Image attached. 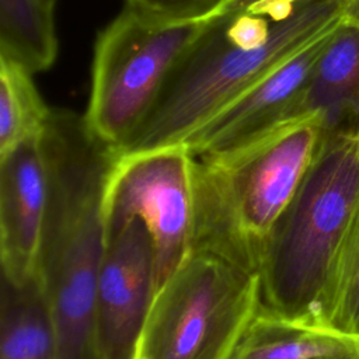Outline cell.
<instances>
[{
    "label": "cell",
    "mask_w": 359,
    "mask_h": 359,
    "mask_svg": "<svg viewBox=\"0 0 359 359\" xmlns=\"http://www.w3.org/2000/svg\"><path fill=\"white\" fill-rule=\"evenodd\" d=\"M49 201L38 262L57 359H98L94 313L105 252L104 192L119 153L74 111L50 108L39 135Z\"/></svg>",
    "instance_id": "cell-1"
},
{
    "label": "cell",
    "mask_w": 359,
    "mask_h": 359,
    "mask_svg": "<svg viewBox=\"0 0 359 359\" xmlns=\"http://www.w3.org/2000/svg\"><path fill=\"white\" fill-rule=\"evenodd\" d=\"M345 7L346 0H297L262 13L210 15L143 125L118 153L182 143L273 69L337 29Z\"/></svg>",
    "instance_id": "cell-2"
},
{
    "label": "cell",
    "mask_w": 359,
    "mask_h": 359,
    "mask_svg": "<svg viewBox=\"0 0 359 359\" xmlns=\"http://www.w3.org/2000/svg\"><path fill=\"white\" fill-rule=\"evenodd\" d=\"M324 133L323 115L306 112L195 157L192 252L213 254L259 273L273 230Z\"/></svg>",
    "instance_id": "cell-3"
},
{
    "label": "cell",
    "mask_w": 359,
    "mask_h": 359,
    "mask_svg": "<svg viewBox=\"0 0 359 359\" xmlns=\"http://www.w3.org/2000/svg\"><path fill=\"white\" fill-rule=\"evenodd\" d=\"M359 203V130H325L317 154L269 240L261 309L320 327L331 271Z\"/></svg>",
    "instance_id": "cell-4"
},
{
    "label": "cell",
    "mask_w": 359,
    "mask_h": 359,
    "mask_svg": "<svg viewBox=\"0 0 359 359\" xmlns=\"http://www.w3.org/2000/svg\"><path fill=\"white\" fill-rule=\"evenodd\" d=\"M259 309V273L191 252L156 292L137 359H233Z\"/></svg>",
    "instance_id": "cell-5"
},
{
    "label": "cell",
    "mask_w": 359,
    "mask_h": 359,
    "mask_svg": "<svg viewBox=\"0 0 359 359\" xmlns=\"http://www.w3.org/2000/svg\"><path fill=\"white\" fill-rule=\"evenodd\" d=\"M208 20L163 21L125 6L100 32L84 114L98 137L118 151L133 137Z\"/></svg>",
    "instance_id": "cell-6"
},
{
    "label": "cell",
    "mask_w": 359,
    "mask_h": 359,
    "mask_svg": "<svg viewBox=\"0 0 359 359\" xmlns=\"http://www.w3.org/2000/svg\"><path fill=\"white\" fill-rule=\"evenodd\" d=\"M194 163L185 144L119 154L107 180V238L140 219L149 229L156 262V292L192 252Z\"/></svg>",
    "instance_id": "cell-7"
},
{
    "label": "cell",
    "mask_w": 359,
    "mask_h": 359,
    "mask_svg": "<svg viewBox=\"0 0 359 359\" xmlns=\"http://www.w3.org/2000/svg\"><path fill=\"white\" fill-rule=\"evenodd\" d=\"M154 294L153 240L147 226L133 219L107 238L94 313L98 359H137Z\"/></svg>",
    "instance_id": "cell-8"
},
{
    "label": "cell",
    "mask_w": 359,
    "mask_h": 359,
    "mask_svg": "<svg viewBox=\"0 0 359 359\" xmlns=\"http://www.w3.org/2000/svg\"><path fill=\"white\" fill-rule=\"evenodd\" d=\"M337 29L325 34L241 93L191 132L182 144L194 157H202L302 115V101L313 70Z\"/></svg>",
    "instance_id": "cell-9"
},
{
    "label": "cell",
    "mask_w": 359,
    "mask_h": 359,
    "mask_svg": "<svg viewBox=\"0 0 359 359\" xmlns=\"http://www.w3.org/2000/svg\"><path fill=\"white\" fill-rule=\"evenodd\" d=\"M39 135L0 154L1 278L17 286L38 278L49 201V172Z\"/></svg>",
    "instance_id": "cell-10"
},
{
    "label": "cell",
    "mask_w": 359,
    "mask_h": 359,
    "mask_svg": "<svg viewBox=\"0 0 359 359\" xmlns=\"http://www.w3.org/2000/svg\"><path fill=\"white\" fill-rule=\"evenodd\" d=\"M0 359H57L56 330L38 278L21 286L1 278Z\"/></svg>",
    "instance_id": "cell-11"
},
{
    "label": "cell",
    "mask_w": 359,
    "mask_h": 359,
    "mask_svg": "<svg viewBox=\"0 0 359 359\" xmlns=\"http://www.w3.org/2000/svg\"><path fill=\"white\" fill-rule=\"evenodd\" d=\"M332 353H359V339L259 309L233 359H314Z\"/></svg>",
    "instance_id": "cell-12"
},
{
    "label": "cell",
    "mask_w": 359,
    "mask_h": 359,
    "mask_svg": "<svg viewBox=\"0 0 359 359\" xmlns=\"http://www.w3.org/2000/svg\"><path fill=\"white\" fill-rule=\"evenodd\" d=\"M53 11L42 0H0V53L31 73L49 69L57 56Z\"/></svg>",
    "instance_id": "cell-13"
},
{
    "label": "cell",
    "mask_w": 359,
    "mask_h": 359,
    "mask_svg": "<svg viewBox=\"0 0 359 359\" xmlns=\"http://www.w3.org/2000/svg\"><path fill=\"white\" fill-rule=\"evenodd\" d=\"M32 74L0 53V154L41 133L49 114Z\"/></svg>",
    "instance_id": "cell-14"
},
{
    "label": "cell",
    "mask_w": 359,
    "mask_h": 359,
    "mask_svg": "<svg viewBox=\"0 0 359 359\" xmlns=\"http://www.w3.org/2000/svg\"><path fill=\"white\" fill-rule=\"evenodd\" d=\"M320 327L359 339V203L331 271Z\"/></svg>",
    "instance_id": "cell-15"
},
{
    "label": "cell",
    "mask_w": 359,
    "mask_h": 359,
    "mask_svg": "<svg viewBox=\"0 0 359 359\" xmlns=\"http://www.w3.org/2000/svg\"><path fill=\"white\" fill-rule=\"evenodd\" d=\"M222 0H126V6L147 17L163 21L205 20Z\"/></svg>",
    "instance_id": "cell-16"
},
{
    "label": "cell",
    "mask_w": 359,
    "mask_h": 359,
    "mask_svg": "<svg viewBox=\"0 0 359 359\" xmlns=\"http://www.w3.org/2000/svg\"><path fill=\"white\" fill-rule=\"evenodd\" d=\"M276 6H289V0H222L212 15L220 13H262Z\"/></svg>",
    "instance_id": "cell-17"
},
{
    "label": "cell",
    "mask_w": 359,
    "mask_h": 359,
    "mask_svg": "<svg viewBox=\"0 0 359 359\" xmlns=\"http://www.w3.org/2000/svg\"><path fill=\"white\" fill-rule=\"evenodd\" d=\"M345 21L359 27V0H348L346 1Z\"/></svg>",
    "instance_id": "cell-18"
},
{
    "label": "cell",
    "mask_w": 359,
    "mask_h": 359,
    "mask_svg": "<svg viewBox=\"0 0 359 359\" xmlns=\"http://www.w3.org/2000/svg\"><path fill=\"white\" fill-rule=\"evenodd\" d=\"M314 359H359V353H332L317 356Z\"/></svg>",
    "instance_id": "cell-19"
},
{
    "label": "cell",
    "mask_w": 359,
    "mask_h": 359,
    "mask_svg": "<svg viewBox=\"0 0 359 359\" xmlns=\"http://www.w3.org/2000/svg\"><path fill=\"white\" fill-rule=\"evenodd\" d=\"M42 1H43L46 6H49L50 8H55V6H56V1H57V0H42Z\"/></svg>",
    "instance_id": "cell-20"
},
{
    "label": "cell",
    "mask_w": 359,
    "mask_h": 359,
    "mask_svg": "<svg viewBox=\"0 0 359 359\" xmlns=\"http://www.w3.org/2000/svg\"><path fill=\"white\" fill-rule=\"evenodd\" d=\"M294 1H297V0H289V4H293ZM346 1H348V0H346Z\"/></svg>",
    "instance_id": "cell-21"
}]
</instances>
